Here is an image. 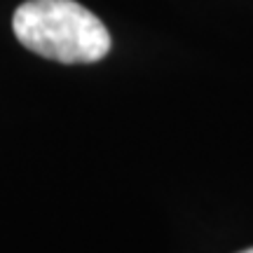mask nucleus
<instances>
[{"label":"nucleus","instance_id":"1","mask_svg":"<svg viewBox=\"0 0 253 253\" xmlns=\"http://www.w3.org/2000/svg\"><path fill=\"white\" fill-rule=\"evenodd\" d=\"M21 45L59 63H94L110 52V33L75 0H26L12 17Z\"/></svg>","mask_w":253,"mask_h":253},{"label":"nucleus","instance_id":"2","mask_svg":"<svg viewBox=\"0 0 253 253\" xmlns=\"http://www.w3.org/2000/svg\"><path fill=\"white\" fill-rule=\"evenodd\" d=\"M239 253H253V249H246V251H239Z\"/></svg>","mask_w":253,"mask_h":253}]
</instances>
